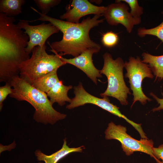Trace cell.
I'll list each match as a JSON object with an SVG mask.
<instances>
[{
    "instance_id": "3",
    "label": "cell",
    "mask_w": 163,
    "mask_h": 163,
    "mask_svg": "<svg viewBox=\"0 0 163 163\" xmlns=\"http://www.w3.org/2000/svg\"><path fill=\"white\" fill-rule=\"evenodd\" d=\"M8 83L13 87L10 97L31 104L35 109L33 118L37 122L53 124L66 117V114L53 108L46 93L36 88L19 75L13 78Z\"/></svg>"
},
{
    "instance_id": "14",
    "label": "cell",
    "mask_w": 163,
    "mask_h": 163,
    "mask_svg": "<svg viewBox=\"0 0 163 163\" xmlns=\"http://www.w3.org/2000/svg\"><path fill=\"white\" fill-rule=\"evenodd\" d=\"M63 141L62 148L50 155H46L38 149L36 150L35 154L37 160L43 161L45 163H57L59 160L70 153L82 152L83 146L77 148H70L67 145L66 139Z\"/></svg>"
},
{
    "instance_id": "15",
    "label": "cell",
    "mask_w": 163,
    "mask_h": 163,
    "mask_svg": "<svg viewBox=\"0 0 163 163\" xmlns=\"http://www.w3.org/2000/svg\"><path fill=\"white\" fill-rule=\"evenodd\" d=\"M143 63L148 64L156 79L163 78V55L155 56L145 52L142 54Z\"/></svg>"
},
{
    "instance_id": "19",
    "label": "cell",
    "mask_w": 163,
    "mask_h": 163,
    "mask_svg": "<svg viewBox=\"0 0 163 163\" xmlns=\"http://www.w3.org/2000/svg\"><path fill=\"white\" fill-rule=\"evenodd\" d=\"M34 2L41 13L46 15L51 8L59 5L61 2L60 0H34Z\"/></svg>"
},
{
    "instance_id": "1",
    "label": "cell",
    "mask_w": 163,
    "mask_h": 163,
    "mask_svg": "<svg viewBox=\"0 0 163 163\" xmlns=\"http://www.w3.org/2000/svg\"><path fill=\"white\" fill-rule=\"evenodd\" d=\"M30 8L40 15L36 21H48L56 26L63 34L61 40L50 44L51 50L62 55H71L74 57L89 49L100 50V44L91 40L89 35L90 30L103 22L104 19H99L103 15H94L91 18L83 19L80 23H74L64 21L45 15L32 7Z\"/></svg>"
},
{
    "instance_id": "7",
    "label": "cell",
    "mask_w": 163,
    "mask_h": 163,
    "mask_svg": "<svg viewBox=\"0 0 163 163\" xmlns=\"http://www.w3.org/2000/svg\"><path fill=\"white\" fill-rule=\"evenodd\" d=\"M124 67L126 70L125 77L129 78L134 97L131 108L137 101L144 105L147 101H152L145 94L142 88V81L145 78L152 79L154 77L148 65L142 62L138 56L136 58L130 57L128 62H125Z\"/></svg>"
},
{
    "instance_id": "13",
    "label": "cell",
    "mask_w": 163,
    "mask_h": 163,
    "mask_svg": "<svg viewBox=\"0 0 163 163\" xmlns=\"http://www.w3.org/2000/svg\"><path fill=\"white\" fill-rule=\"evenodd\" d=\"M72 88L71 85H64L62 81L59 80L46 94L53 105L57 103L60 106H62L66 102H71V99L68 96V92Z\"/></svg>"
},
{
    "instance_id": "25",
    "label": "cell",
    "mask_w": 163,
    "mask_h": 163,
    "mask_svg": "<svg viewBox=\"0 0 163 163\" xmlns=\"http://www.w3.org/2000/svg\"><path fill=\"white\" fill-rule=\"evenodd\" d=\"M38 163H43L41 162H39Z\"/></svg>"
},
{
    "instance_id": "21",
    "label": "cell",
    "mask_w": 163,
    "mask_h": 163,
    "mask_svg": "<svg viewBox=\"0 0 163 163\" xmlns=\"http://www.w3.org/2000/svg\"><path fill=\"white\" fill-rule=\"evenodd\" d=\"M119 1L124 2L127 4L130 7V12L132 15L135 18H140V16L143 13V8L139 5L137 0H122Z\"/></svg>"
},
{
    "instance_id": "5",
    "label": "cell",
    "mask_w": 163,
    "mask_h": 163,
    "mask_svg": "<svg viewBox=\"0 0 163 163\" xmlns=\"http://www.w3.org/2000/svg\"><path fill=\"white\" fill-rule=\"evenodd\" d=\"M103 56L104 64L100 73L106 76L108 84L106 90L100 95L102 97H111L115 98L122 105H126L128 104V95L131 94V93L124 79L123 69L125 62L120 57L113 59L111 55L107 52Z\"/></svg>"
},
{
    "instance_id": "20",
    "label": "cell",
    "mask_w": 163,
    "mask_h": 163,
    "mask_svg": "<svg viewBox=\"0 0 163 163\" xmlns=\"http://www.w3.org/2000/svg\"><path fill=\"white\" fill-rule=\"evenodd\" d=\"M118 40L119 37L114 32L109 31L103 35L101 41L105 46L111 48L116 45Z\"/></svg>"
},
{
    "instance_id": "2",
    "label": "cell",
    "mask_w": 163,
    "mask_h": 163,
    "mask_svg": "<svg viewBox=\"0 0 163 163\" xmlns=\"http://www.w3.org/2000/svg\"><path fill=\"white\" fill-rule=\"evenodd\" d=\"M14 17L0 12V82H9L19 74V65L28 59L29 37L14 24Z\"/></svg>"
},
{
    "instance_id": "6",
    "label": "cell",
    "mask_w": 163,
    "mask_h": 163,
    "mask_svg": "<svg viewBox=\"0 0 163 163\" xmlns=\"http://www.w3.org/2000/svg\"><path fill=\"white\" fill-rule=\"evenodd\" d=\"M126 130L125 127L111 122L105 131V138L107 140L113 139L119 141L123 151L127 156L130 155L134 152H140L146 153L154 158L153 140L141 138L140 140H136L128 135Z\"/></svg>"
},
{
    "instance_id": "18",
    "label": "cell",
    "mask_w": 163,
    "mask_h": 163,
    "mask_svg": "<svg viewBox=\"0 0 163 163\" xmlns=\"http://www.w3.org/2000/svg\"><path fill=\"white\" fill-rule=\"evenodd\" d=\"M137 34L141 37H144L146 35L155 36L163 42V21L159 25L152 28H139L137 30Z\"/></svg>"
},
{
    "instance_id": "16",
    "label": "cell",
    "mask_w": 163,
    "mask_h": 163,
    "mask_svg": "<svg viewBox=\"0 0 163 163\" xmlns=\"http://www.w3.org/2000/svg\"><path fill=\"white\" fill-rule=\"evenodd\" d=\"M58 69L35 80L31 85L39 90L47 93L59 80L57 74Z\"/></svg>"
},
{
    "instance_id": "17",
    "label": "cell",
    "mask_w": 163,
    "mask_h": 163,
    "mask_svg": "<svg viewBox=\"0 0 163 163\" xmlns=\"http://www.w3.org/2000/svg\"><path fill=\"white\" fill-rule=\"evenodd\" d=\"M24 0H0V12L9 17H14L22 13Z\"/></svg>"
},
{
    "instance_id": "9",
    "label": "cell",
    "mask_w": 163,
    "mask_h": 163,
    "mask_svg": "<svg viewBox=\"0 0 163 163\" xmlns=\"http://www.w3.org/2000/svg\"><path fill=\"white\" fill-rule=\"evenodd\" d=\"M28 21L20 20L17 25L22 29L29 37V40L26 50L29 55L33 49L37 46L45 44L47 40L53 34L58 33L59 29L51 23H43L39 25H31Z\"/></svg>"
},
{
    "instance_id": "23",
    "label": "cell",
    "mask_w": 163,
    "mask_h": 163,
    "mask_svg": "<svg viewBox=\"0 0 163 163\" xmlns=\"http://www.w3.org/2000/svg\"><path fill=\"white\" fill-rule=\"evenodd\" d=\"M154 159L157 163H163V144L152 148Z\"/></svg>"
},
{
    "instance_id": "11",
    "label": "cell",
    "mask_w": 163,
    "mask_h": 163,
    "mask_svg": "<svg viewBox=\"0 0 163 163\" xmlns=\"http://www.w3.org/2000/svg\"><path fill=\"white\" fill-rule=\"evenodd\" d=\"M106 8V7L95 5L87 0H72L66 6V12L59 18L68 22L78 23L82 17L88 15H103Z\"/></svg>"
},
{
    "instance_id": "8",
    "label": "cell",
    "mask_w": 163,
    "mask_h": 163,
    "mask_svg": "<svg viewBox=\"0 0 163 163\" xmlns=\"http://www.w3.org/2000/svg\"><path fill=\"white\" fill-rule=\"evenodd\" d=\"M73 88L75 96L71 99L70 104L66 106L67 109H71L88 104H93L114 115L124 119L133 127L136 126V123L129 119L121 113L119 107L110 102L108 97L100 98L90 94L85 90L81 82L78 85L74 86Z\"/></svg>"
},
{
    "instance_id": "12",
    "label": "cell",
    "mask_w": 163,
    "mask_h": 163,
    "mask_svg": "<svg viewBox=\"0 0 163 163\" xmlns=\"http://www.w3.org/2000/svg\"><path fill=\"white\" fill-rule=\"evenodd\" d=\"M100 50L94 49H88L82 53L78 56L73 58H63L59 53L61 59L66 64H69L74 66L82 71L95 84L97 83V78L102 77L100 70L94 65L92 56L94 53Z\"/></svg>"
},
{
    "instance_id": "24",
    "label": "cell",
    "mask_w": 163,
    "mask_h": 163,
    "mask_svg": "<svg viewBox=\"0 0 163 163\" xmlns=\"http://www.w3.org/2000/svg\"><path fill=\"white\" fill-rule=\"evenodd\" d=\"M150 94L156 100L158 104H159V106L158 107L154 108L152 110V111L154 112L163 110V98H159L152 92H151Z\"/></svg>"
},
{
    "instance_id": "4",
    "label": "cell",
    "mask_w": 163,
    "mask_h": 163,
    "mask_svg": "<svg viewBox=\"0 0 163 163\" xmlns=\"http://www.w3.org/2000/svg\"><path fill=\"white\" fill-rule=\"evenodd\" d=\"M46 49L45 44L34 47L31 57L19 66L20 77L31 85L38 78L66 64L58 53L50 50L55 54H48Z\"/></svg>"
},
{
    "instance_id": "22",
    "label": "cell",
    "mask_w": 163,
    "mask_h": 163,
    "mask_svg": "<svg viewBox=\"0 0 163 163\" xmlns=\"http://www.w3.org/2000/svg\"><path fill=\"white\" fill-rule=\"evenodd\" d=\"M10 83H5V85L0 87V110H2L3 106V102L6 99L8 95L12 92L13 88Z\"/></svg>"
},
{
    "instance_id": "10",
    "label": "cell",
    "mask_w": 163,
    "mask_h": 163,
    "mask_svg": "<svg viewBox=\"0 0 163 163\" xmlns=\"http://www.w3.org/2000/svg\"><path fill=\"white\" fill-rule=\"evenodd\" d=\"M127 5L118 0L106 7L103 14L107 23L112 26L121 24L126 28L128 33H131L134 25L141 23V18L133 17L128 11Z\"/></svg>"
}]
</instances>
